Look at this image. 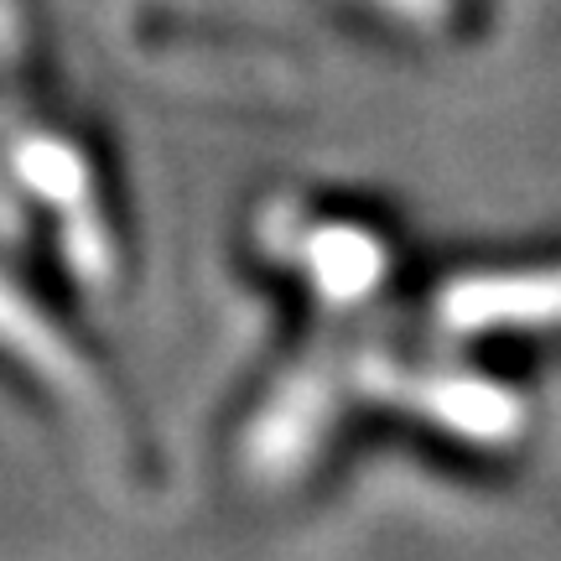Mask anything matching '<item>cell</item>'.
Masks as SVG:
<instances>
[{
	"instance_id": "obj_6",
	"label": "cell",
	"mask_w": 561,
	"mask_h": 561,
	"mask_svg": "<svg viewBox=\"0 0 561 561\" xmlns=\"http://www.w3.org/2000/svg\"><path fill=\"white\" fill-rule=\"evenodd\" d=\"M307 271L328 301H359L380 280L385 250L359 229H318L307 240Z\"/></svg>"
},
{
	"instance_id": "obj_2",
	"label": "cell",
	"mask_w": 561,
	"mask_h": 561,
	"mask_svg": "<svg viewBox=\"0 0 561 561\" xmlns=\"http://www.w3.org/2000/svg\"><path fill=\"white\" fill-rule=\"evenodd\" d=\"M11 167H16V178L26 187H37L42 198L62 214V240H68V255L79 265V276L89 280L110 276V240H104V224H100V208H94V193H89L83 161L62 140L32 136V140H16Z\"/></svg>"
},
{
	"instance_id": "obj_3",
	"label": "cell",
	"mask_w": 561,
	"mask_h": 561,
	"mask_svg": "<svg viewBox=\"0 0 561 561\" xmlns=\"http://www.w3.org/2000/svg\"><path fill=\"white\" fill-rule=\"evenodd\" d=\"M339 401V375L333 364H307L291 380L280 385V396L265 405V416L250 432V462L265 479H280L301 468V458L312 453V442L322 437V426L333 416Z\"/></svg>"
},
{
	"instance_id": "obj_8",
	"label": "cell",
	"mask_w": 561,
	"mask_h": 561,
	"mask_svg": "<svg viewBox=\"0 0 561 561\" xmlns=\"http://www.w3.org/2000/svg\"><path fill=\"white\" fill-rule=\"evenodd\" d=\"M16 42V16H11V5L0 0V47H11Z\"/></svg>"
},
{
	"instance_id": "obj_9",
	"label": "cell",
	"mask_w": 561,
	"mask_h": 561,
	"mask_svg": "<svg viewBox=\"0 0 561 561\" xmlns=\"http://www.w3.org/2000/svg\"><path fill=\"white\" fill-rule=\"evenodd\" d=\"M0 229H5V234H16V229H21V214L11 208V198H5V193H0Z\"/></svg>"
},
{
	"instance_id": "obj_5",
	"label": "cell",
	"mask_w": 561,
	"mask_h": 561,
	"mask_svg": "<svg viewBox=\"0 0 561 561\" xmlns=\"http://www.w3.org/2000/svg\"><path fill=\"white\" fill-rule=\"evenodd\" d=\"M0 343H5L16 359L32 364L47 385H58L68 401H89V396H94L89 369L68 354V343L53 333V322L37 318V307H26V301L16 297V286H5V280H0Z\"/></svg>"
},
{
	"instance_id": "obj_7",
	"label": "cell",
	"mask_w": 561,
	"mask_h": 561,
	"mask_svg": "<svg viewBox=\"0 0 561 561\" xmlns=\"http://www.w3.org/2000/svg\"><path fill=\"white\" fill-rule=\"evenodd\" d=\"M380 5L401 11V16H411V21H437L442 16V0H380Z\"/></svg>"
},
{
	"instance_id": "obj_4",
	"label": "cell",
	"mask_w": 561,
	"mask_h": 561,
	"mask_svg": "<svg viewBox=\"0 0 561 561\" xmlns=\"http://www.w3.org/2000/svg\"><path fill=\"white\" fill-rule=\"evenodd\" d=\"M442 328L489 333V328H530L561 318V276H473L447 286L437 301Z\"/></svg>"
},
{
	"instance_id": "obj_1",
	"label": "cell",
	"mask_w": 561,
	"mask_h": 561,
	"mask_svg": "<svg viewBox=\"0 0 561 561\" xmlns=\"http://www.w3.org/2000/svg\"><path fill=\"white\" fill-rule=\"evenodd\" d=\"M369 390L479 442H500L520 426L515 396H504L500 385L468 380V375H416V369H396V364H369Z\"/></svg>"
}]
</instances>
